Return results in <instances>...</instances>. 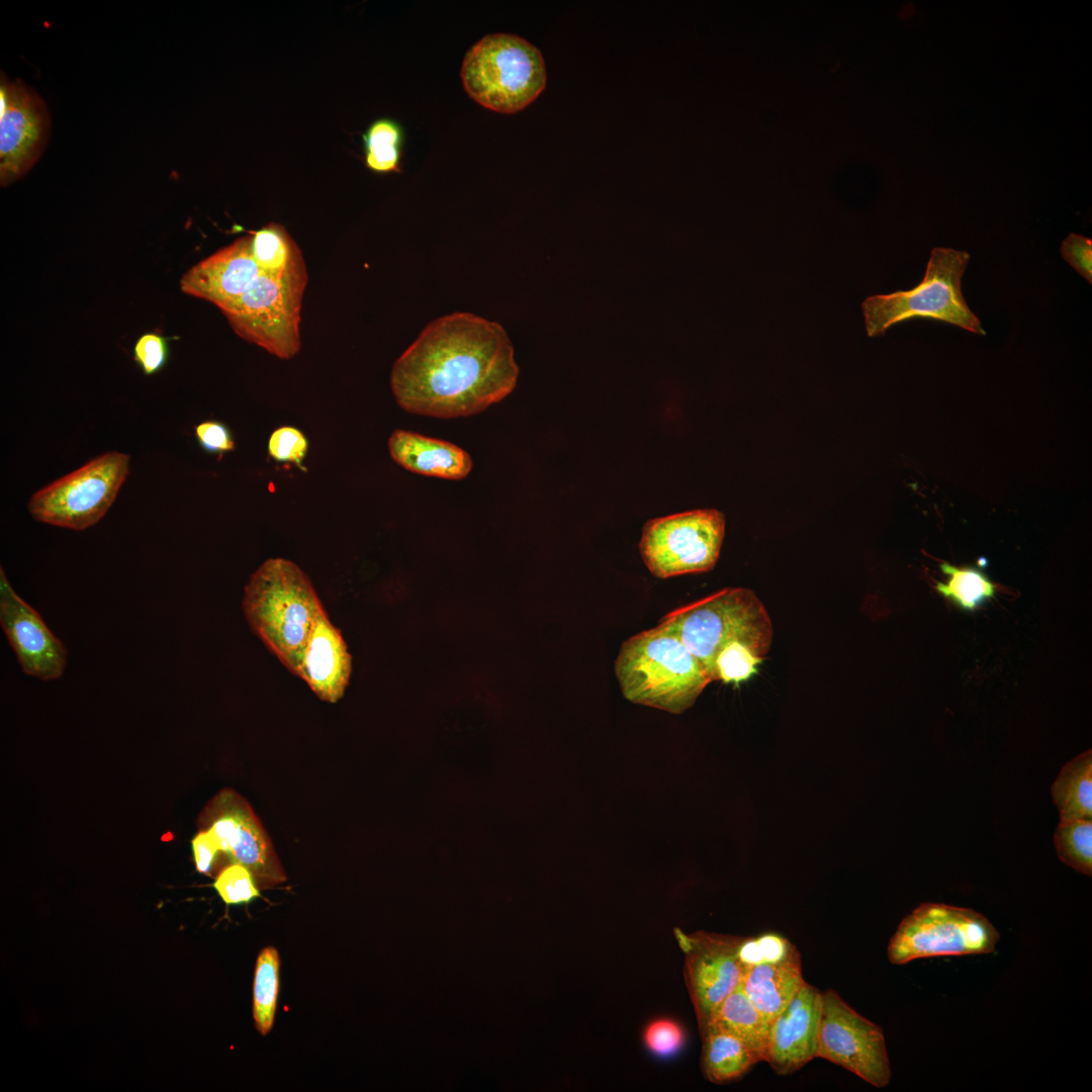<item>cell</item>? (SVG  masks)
Listing matches in <instances>:
<instances>
[{"instance_id": "277c9868", "label": "cell", "mask_w": 1092, "mask_h": 1092, "mask_svg": "<svg viewBox=\"0 0 1092 1092\" xmlns=\"http://www.w3.org/2000/svg\"><path fill=\"white\" fill-rule=\"evenodd\" d=\"M659 627L671 632L698 658L713 681L716 658L739 642L765 657L772 642V624L755 593L727 587L677 608L661 618Z\"/></svg>"}, {"instance_id": "6da1fadb", "label": "cell", "mask_w": 1092, "mask_h": 1092, "mask_svg": "<svg viewBox=\"0 0 1092 1092\" xmlns=\"http://www.w3.org/2000/svg\"><path fill=\"white\" fill-rule=\"evenodd\" d=\"M518 375L513 345L498 323L454 312L431 322L397 358L390 386L404 411L450 419L500 401Z\"/></svg>"}, {"instance_id": "83f0119b", "label": "cell", "mask_w": 1092, "mask_h": 1092, "mask_svg": "<svg viewBox=\"0 0 1092 1092\" xmlns=\"http://www.w3.org/2000/svg\"><path fill=\"white\" fill-rule=\"evenodd\" d=\"M1054 844L1062 862L1085 876H1092V819L1060 820Z\"/></svg>"}, {"instance_id": "ffe728a7", "label": "cell", "mask_w": 1092, "mask_h": 1092, "mask_svg": "<svg viewBox=\"0 0 1092 1092\" xmlns=\"http://www.w3.org/2000/svg\"><path fill=\"white\" fill-rule=\"evenodd\" d=\"M388 450L398 465L425 476L459 480L472 469L471 457L460 447L415 432L393 431Z\"/></svg>"}, {"instance_id": "603a6c76", "label": "cell", "mask_w": 1092, "mask_h": 1092, "mask_svg": "<svg viewBox=\"0 0 1092 1092\" xmlns=\"http://www.w3.org/2000/svg\"><path fill=\"white\" fill-rule=\"evenodd\" d=\"M1060 820L1092 819V754L1088 750L1067 762L1051 789Z\"/></svg>"}, {"instance_id": "d6a6232c", "label": "cell", "mask_w": 1092, "mask_h": 1092, "mask_svg": "<svg viewBox=\"0 0 1092 1092\" xmlns=\"http://www.w3.org/2000/svg\"><path fill=\"white\" fill-rule=\"evenodd\" d=\"M168 357L167 340L158 333L143 334L134 344L133 360L146 375H153L162 370Z\"/></svg>"}, {"instance_id": "5b68a950", "label": "cell", "mask_w": 1092, "mask_h": 1092, "mask_svg": "<svg viewBox=\"0 0 1092 1092\" xmlns=\"http://www.w3.org/2000/svg\"><path fill=\"white\" fill-rule=\"evenodd\" d=\"M970 254L952 248L931 250L921 282L910 290L873 295L861 303L869 337L883 336L892 326L912 318H929L985 336L980 318L967 304L962 277Z\"/></svg>"}, {"instance_id": "5bb4252c", "label": "cell", "mask_w": 1092, "mask_h": 1092, "mask_svg": "<svg viewBox=\"0 0 1092 1092\" xmlns=\"http://www.w3.org/2000/svg\"><path fill=\"white\" fill-rule=\"evenodd\" d=\"M214 803L215 814L207 830L220 852L247 868L260 886L285 882L287 877L272 842L248 801L228 790Z\"/></svg>"}, {"instance_id": "30bf717a", "label": "cell", "mask_w": 1092, "mask_h": 1092, "mask_svg": "<svg viewBox=\"0 0 1092 1092\" xmlns=\"http://www.w3.org/2000/svg\"><path fill=\"white\" fill-rule=\"evenodd\" d=\"M725 533V517L714 509L693 510L648 521L639 551L657 578L714 568Z\"/></svg>"}, {"instance_id": "7a4b0ae2", "label": "cell", "mask_w": 1092, "mask_h": 1092, "mask_svg": "<svg viewBox=\"0 0 1092 1092\" xmlns=\"http://www.w3.org/2000/svg\"><path fill=\"white\" fill-rule=\"evenodd\" d=\"M242 605L253 632L298 675L309 635L324 610L308 576L290 560L269 558L250 577Z\"/></svg>"}, {"instance_id": "e575fe53", "label": "cell", "mask_w": 1092, "mask_h": 1092, "mask_svg": "<svg viewBox=\"0 0 1092 1092\" xmlns=\"http://www.w3.org/2000/svg\"><path fill=\"white\" fill-rule=\"evenodd\" d=\"M1063 259L1089 283L1092 282V241L1070 233L1060 248Z\"/></svg>"}, {"instance_id": "f1b7e54d", "label": "cell", "mask_w": 1092, "mask_h": 1092, "mask_svg": "<svg viewBox=\"0 0 1092 1092\" xmlns=\"http://www.w3.org/2000/svg\"><path fill=\"white\" fill-rule=\"evenodd\" d=\"M763 657L743 643H733L725 648L716 658L713 680L738 685L751 677Z\"/></svg>"}, {"instance_id": "2e32d148", "label": "cell", "mask_w": 1092, "mask_h": 1092, "mask_svg": "<svg viewBox=\"0 0 1092 1092\" xmlns=\"http://www.w3.org/2000/svg\"><path fill=\"white\" fill-rule=\"evenodd\" d=\"M0 625L24 673L42 680L60 677L67 650L40 615L13 589L0 568Z\"/></svg>"}, {"instance_id": "836d02e7", "label": "cell", "mask_w": 1092, "mask_h": 1092, "mask_svg": "<svg viewBox=\"0 0 1092 1092\" xmlns=\"http://www.w3.org/2000/svg\"><path fill=\"white\" fill-rule=\"evenodd\" d=\"M194 436L204 452L217 455L218 458L236 448L230 428L219 421L201 422L194 427Z\"/></svg>"}, {"instance_id": "1f68e13d", "label": "cell", "mask_w": 1092, "mask_h": 1092, "mask_svg": "<svg viewBox=\"0 0 1092 1092\" xmlns=\"http://www.w3.org/2000/svg\"><path fill=\"white\" fill-rule=\"evenodd\" d=\"M308 450V441L297 428L283 426L272 432L268 441V453L278 462H286L302 468Z\"/></svg>"}, {"instance_id": "44dd1931", "label": "cell", "mask_w": 1092, "mask_h": 1092, "mask_svg": "<svg viewBox=\"0 0 1092 1092\" xmlns=\"http://www.w3.org/2000/svg\"><path fill=\"white\" fill-rule=\"evenodd\" d=\"M701 1070L714 1084H727L742 1078L760 1057L742 1041L727 1032L709 1028L701 1037Z\"/></svg>"}, {"instance_id": "7402d4cb", "label": "cell", "mask_w": 1092, "mask_h": 1092, "mask_svg": "<svg viewBox=\"0 0 1092 1092\" xmlns=\"http://www.w3.org/2000/svg\"><path fill=\"white\" fill-rule=\"evenodd\" d=\"M769 1026L770 1022L739 987L718 1006L707 1030L716 1028L729 1033L746 1044L764 1062Z\"/></svg>"}, {"instance_id": "9c48e42d", "label": "cell", "mask_w": 1092, "mask_h": 1092, "mask_svg": "<svg viewBox=\"0 0 1092 1092\" xmlns=\"http://www.w3.org/2000/svg\"><path fill=\"white\" fill-rule=\"evenodd\" d=\"M128 472L127 454L106 452L34 492L28 512L41 523L85 530L104 517Z\"/></svg>"}, {"instance_id": "f546056e", "label": "cell", "mask_w": 1092, "mask_h": 1092, "mask_svg": "<svg viewBox=\"0 0 1092 1092\" xmlns=\"http://www.w3.org/2000/svg\"><path fill=\"white\" fill-rule=\"evenodd\" d=\"M213 887L228 905L247 904L260 896L254 876L247 868L236 862L218 874Z\"/></svg>"}, {"instance_id": "4fadbf2b", "label": "cell", "mask_w": 1092, "mask_h": 1092, "mask_svg": "<svg viewBox=\"0 0 1092 1092\" xmlns=\"http://www.w3.org/2000/svg\"><path fill=\"white\" fill-rule=\"evenodd\" d=\"M43 99L19 79L1 77L0 181L6 186L22 177L41 156L50 134Z\"/></svg>"}, {"instance_id": "4dcf8cb0", "label": "cell", "mask_w": 1092, "mask_h": 1092, "mask_svg": "<svg viewBox=\"0 0 1092 1092\" xmlns=\"http://www.w3.org/2000/svg\"><path fill=\"white\" fill-rule=\"evenodd\" d=\"M642 1036L645 1046L659 1057L676 1054L685 1042L681 1025L668 1017H658L650 1021L645 1026Z\"/></svg>"}, {"instance_id": "ac0fdd59", "label": "cell", "mask_w": 1092, "mask_h": 1092, "mask_svg": "<svg viewBox=\"0 0 1092 1092\" xmlns=\"http://www.w3.org/2000/svg\"><path fill=\"white\" fill-rule=\"evenodd\" d=\"M251 252V235L235 240L192 266L180 280L181 290L229 309L259 277Z\"/></svg>"}, {"instance_id": "cb8c5ba5", "label": "cell", "mask_w": 1092, "mask_h": 1092, "mask_svg": "<svg viewBox=\"0 0 1092 1092\" xmlns=\"http://www.w3.org/2000/svg\"><path fill=\"white\" fill-rule=\"evenodd\" d=\"M250 235L252 256L261 272L282 276L305 265L300 249L281 223L270 222Z\"/></svg>"}, {"instance_id": "8992f818", "label": "cell", "mask_w": 1092, "mask_h": 1092, "mask_svg": "<svg viewBox=\"0 0 1092 1092\" xmlns=\"http://www.w3.org/2000/svg\"><path fill=\"white\" fill-rule=\"evenodd\" d=\"M460 75L470 98L500 113L524 109L542 93L547 80L540 50L511 33L481 37L466 53Z\"/></svg>"}, {"instance_id": "e0dca14e", "label": "cell", "mask_w": 1092, "mask_h": 1092, "mask_svg": "<svg viewBox=\"0 0 1092 1092\" xmlns=\"http://www.w3.org/2000/svg\"><path fill=\"white\" fill-rule=\"evenodd\" d=\"M822 991L806 981L772 1019L765 1061L776 1074L797 1072L816 1058Z\"/></svg>"}, {"instance_id": "d6986e66", "label": "cell", "mask_w": 1092, "mask_h": 1092, "mask_svg": "<svg viewBox=\"0 0 1092 1092\" xmlns=\"http://www.w3.org/2000/svg\"><path fill=\"white\" fill-rule=\"evenodd\" d=\"M351 670L352 659L342 634L323 610L309 635L298 676L321 700L336 703L344 695Z\"/></svg>"}, {"instance_id": "7c38bea8", "label": "cell", "mask_w": 1092, "mask_h": 1092, "mask_svg": "<svg viewBox=\"0 0 1092 1092\" xmlns=\"http://www.w3.org/2000/svg\"><path fill=\"white\" fill-rule=\"evenodd\" d=\"M675 935L685 952V982L703 1036L718 1006L741 985L749 937L702 930Z\"/></svg>"}, {"instance_id": "8fae6325", "label": "cell", "mask_w": 1092, "mask_h": 1092, "mask_svg": "<svg viewBox=\"0 0 1092 1092\" xmlns=\"http://www.w3.org/2000/svg\"><path fill=\"white\" fill-rule=\"evenodd\" d=\"M816 1058L838 1065L877 1088L891 1081L882 1027L856 1012L832 989L822 991Z\"/></svg>"}, {"instance_id": "ba28073f", "label": "cell", "mask_w": 1092, "mask_h": 1092, "mask_svg": "<svg viewBox=\"0 0 1092 1092\" xmlns=\"http://www.w3.org/2000/svg\"><path fill=\"white\" fill-rule=\"evenodd\" d=\"M1000 933L986 916L964 907L922 903L903 918L891 937V964L936 957L991 953Z\"/></svg>"}, {"instance_id": "d4e9b609", "label": "cell", "mask_w": 1092, "mask_h": 1092, "mask_svg": "<svg viewBox=\"0 0 1092 1092\" xmlns=\"http://www.w3.org/2000/svg\"><path fill=\"white\" fill-rule=\"evenodd\" d=\"M365 166L377 174L401 171L404 132L394 119L381 117L362 134Z\"/></svg>"}, {"instance_id": "4316f807", "label": "cell", "mask_w": 1092, "mask_h": 1092, "mask_svg": "<svg viewBox=\"0 0 1092 1092\" xmlns=\"http://www.w3.org/2000/svg\"><path fill=\"white\" fill-rule=\"evenodd\" d=\"M940 568L948 578L945 583L938 582L936 590L961 609L974 611L994 597L995 585L982 571L948 563Z\"/></svg>"}, {"instance_id": "d590c367", "label": "cell", "mask_w": 1092, "mask_h": 1092, "mask_svg": "<svg viewBox=\"0 0 1092 1092\" xmlns=\"http://www.w3.org/2000/svg\"><path fill=\"white\" fill-rule=\"evenodd\" d=\"M196 870L210 876L219 846L209 830L199 832L191 841Z\"/></svg>"}, {"instance_id": "3957f363", "label": "cell", "mask_w": 1092, "mask_h": 1092, "mask_svg": "<svg viewBox=\"0 0 1092 1092\" xmlns=\"http://www.w3.org/2000/svg\"><path fill=\"white\" fill-rule=\"evenodd\" d=\"M614 667L627 700L673 714L692 707L712 681L680 639L659 626L624 641Z\"/></svg>"}, {"instance_id": "9a60e30c", "label": "cell", "mask_w": 1092, "mask_h": 1092, "mask_svg": "<svg viewBox=\"0 0 1092 1092\" xmlns=\"http://www.w3.org/2000/svg\"><path fill=\"white\" fill-rule=\"evenodd\" d=\"M804 982L801 954L795 944L774 933L749 937L740 988L769 1022Z\"/></svg>"}, {"instance_id": "484cf974", "label": "cell", "mask_w": 1092, "mask_h": 1092, "mask_svg": "<svg viewBox=\"0 0 1092 1092\" xmlns=\"http://www.w3.org/2000/svg\"><path fill=\"white\" fill-rule=\"evenodd\" d=\"M280 958L274 946L264 947L258 954L253 980V1018L262 1035L272 1029L279 993Z\"/></svg>"}, {"instance_id": "52a82bcc", "label": "cell", "mask_w": 1092, "mask_h": 1092, "mask_svg": "<svg viewBox=\"0 0 1092 1092\" xmlns=\"http://www.w3.org/2000/svg\"><path fill=\"white\" fill-rule=\"evenodd\" d=\"M305 265L282 276L261 273L225 311L232 330L268 353L290 359L300 349V311Z\"/></svg>"}]
</instances>
